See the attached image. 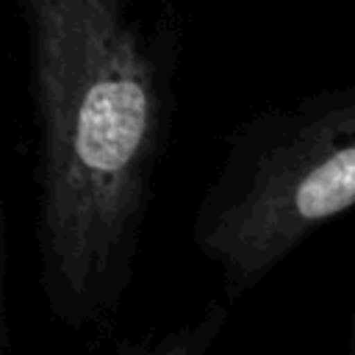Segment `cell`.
Here are the masks:
<instances>
[{
    "instance_id": "obj_5",
    "label": "cell",
    "mask_w": 355,
    "mask_h": 355,
    "mask_svg": "<svg viewBox=\"0 0 355 355\" xmlns=\"http://www.w3.org/2000/svg\"><path fill=\"white\" fill-rule=\"evenodd\" d=\"M347 352L355 355V302H352V313H349V330H347Z\"/></svg>"
},
{
    "instance_id": "obj_1",
    "label": "cell",
    "mask_w": 355,
    "mask_h": 355,
    "mask_svg": "<svg viewBox=\"0 0 355 355\" xmlns=\"http://www.w3.org/2000/svg\"><path fill=\"white\" fill-rule=\"evenodd\" d=\"M42 128V286L72 327L114 316L130 288L175 114L180 0H25Z\"/></svg>"
},
{
    "instance_id": "obj_2",
    "label": "cell",
    "mask_w": 355,
    "mask_h": 355,
    "mask_svg": "<svg viewBox=\"0 0 355 355\" xmlns=\"http://www.w3.org/2000/svg\"><path fill=\"white\" fill-rule=\"evenodd\" d=\"M352 208L355 86H327L261 108L225 136L191 216V244L216 269L222 297L236 302Z\"/></svg>"
},
{
    "instance_id": "obj_4",
    "label": "cell",
    "mask_w": 355,
    "mask_h": 355,
    "mask_svg": "<svg viewBox=\"0 0 355 355\" xmlns=\"http://www.w3.org/2000/svg\"><path fill=\"white\" fill-rule=\"evenodd\" d=\"M8 347V322H6V300H3V227H0V352Z\"/></svg>"
},
{
    "instance_id": "obj_3",
    "label": "cell",
    "mask_w": 355,
    "mask_h": 355,
    "mask_svg": "<svg viewBox=\"0 0 355 355\" xmlns=\"http://www.w3.org/2000/svg\"><path fill=\"white\" fill-rule=\"evenodd\" d=\"M225 322H227V305L211 302L202 316H197L194 322H189L178 330H169L155 344L139 347V352H147V355H200L219 338Z\"/></svg>"
}]
</instances>
